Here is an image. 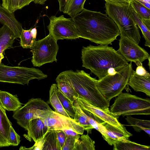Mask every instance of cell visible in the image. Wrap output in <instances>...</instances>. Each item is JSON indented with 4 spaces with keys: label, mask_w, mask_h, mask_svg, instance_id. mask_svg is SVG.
Returning a JSON list of instances; mask_svg holds the SVG:
<instances>
[{
    "label": "cell",
    "mask_w": 150,
    "mask_h": 150,
    "mask_svg": "<svg viewBox=\"0 0 150 150\" xmlns=\"http://www.w3.org/2000/svg\"><path fill=\"white\" fill-rule=\"evenodd\" d=\"M71 18L80 38L97 45H112L120 35L117 25L106 14L84 8L81 12Z\"/></svg>",
    "instance_id": "6da1fadb"
},
{
    "label": "cell",
    "mask_w": 150,
    "mask_h": 150,
    "mask_svg": "<svg viewBox=\"0 0 150 150\" xmlns=\"http://www.w3.org/2000/svg\"><path fill=\"white\" fill-rule=\"evenodd\" d=\"M108 45H89L81 50L82 66L90 70L98 80L108 74L110 68L118 70L129 64L117 51Z\"/></svg>",
    "instance_id": "7a4b0ae2"
},
{
    "label": "cell",
    "mask_w": 150,
    "mask_h": 150,
    "mask_svg": "<svg viewBox=\"0 0 150 150\" xmlns=\"http://www.w3.org/2000/svg\"><path fill=\"white\" fill-rule=\"evenodd\" d=\"M75 91L92 105L99 108H109L110 102L98 89L97 81L83 70H71L61 72Z\"/></svg>",
    "instance_id": "3957f363"
},
{
    "label": "cell",
    "mask_w": 150,
    "mask_h": 150,
    "mask_svg": "<svg viewBox=\"0 0 150 150\" xmlns=\"http://www.w3.org/2000/svg\"><path fill=\"white\" fill-rule=\"evenodd\" d=\"M129 5H119L106 2V14L117 25L120 36L130 38L139 44L141 41L139 28L133 19Z\"/></svg>",
    "instance_id": "277c9868"
},
{
    "label": "cell",
    "mask_w": 150,
    "mask_h": 150,
    "mask_svg": "<svg viewBox=\"0 0 150 150\" xmlns=\"http://www.w3.org/2000/svg\"><path fill=\"white\" fill-rule=\"evenodd\" d=\"M110 111L118 119L123 117L134 115L150 114V100L129 93H121L117 96Z\"/></svg>",
    "instance_id": "5b68a950"
},
{
    "label": "cell",
    "mask_w": 150,
    "mask_h": 150,
    "mask_svg": "<svg viewBox=\"0 0 150 150\" xmlns=\"http://www.w3.org/2000/svg\"><path fill=\"white\" fill-rule=\"evenodd\" d=\"M132 62L118 70L115 74H108L97 80L96 86L98 89L108 102L122 93L127 85V81L133 69Z\"/></svg>",
    "instance_id": "8992f818"
},
{
    "label": "cell",
    "mask_w": 150,
    "mask_h": 150,
    "mask_svg": "<svg viewBox=\"0 0 150 150\" xmlns=\"http://www.w3.org/2000/svg\"><path fill=\"white\" fill-rule=\"evenodd\" d=\"M47 77V75L38 69L10 67L0 63V82L28 85L31 80H40Z\"/></svg>",
    "instance_id": "52a82bcc"
},
{
    "label": "cell",
    "mask_w": 150,
    "mask_h": 150,
    "mask_svg": "<svg viewBox=\"0 0 150 150\" xmlns=\"http://www.w3.org/2000/svg\"><path fill=\"white\" fill-rule=\"evenodd\" d=\"M57 41L49 34L43 38L36 41L32 49V63L35 67L55 61L59 50Z\"/></svg>",
    "instance_id": "ba28073f"
},
{
    "label": "cell",
    "mask_w": 150,
    "mask_h": 150,
    "mask_svg": "<svg viewBox=\"0 0 150 150\" xmlns=\"http://www.w3.org/2000/svg\"><path fill=\"white\" fill-rule=\"evenodd\" d=\"M39 118L49 130L70 129L78 134H83L84 129L79 123L71 117H67L52 110H38L33 119Z\"/></svg>",
    "instance_id": "9c48e42d"
},
{
    "label": "cell",
    "mask_w": 150,
    "mask_h": 150,
    "mask_svg": "<svg viewBox=\"0 0 150 150\" xmlns=\"http://www.w3.org/2000/svg\"><path fill=\"white\" fill-rule=\"evenodd\" d=\"M50 23L47 26L49 34L55 39L74 40L80 38L74 23L71 18H66L62 15L50 18Z\"/></svg>",
    "instance_id": "30bf717a"
},
{
    "label": "cell",
    "mask_w": 150,
    "mask_h": 150,
    "mask_svg": "<svg viewBox=\"0 0 150 150\" xmlns=\"http://www.w3.org/2000/svg\"><path fill=\"white\" fill-rule=\"evenodd\" d=\"M38 110H52L48 104L40 98H32L18 110L14 112L13 118L21 127L26 130L30 121Z\"/></svg>",
    "instance_id": "8fae6325"
},
{
    "label": "cell",
    "mask_w": 150,
    "mask_h": 150,
    "mask_svg": "<svg viewBox=\"0 0 150 150\" xmlns=\"http://www.w3.org/2000/svg\"><path fill=\"white\" fill-rule=\"evenodd\" d=\"M118 52L127 62L142 63L150 57L148 53L133 41L123 36H120Z\"/></svg>",
    "instance_id": "7c38bea8"
},
{
    "label": "cell",
    "mask_w": 150,
    "mask_h": 150,
    "mask_svg": "<svg viewBox=\"0 0 150 150\" xmlns=\"http://www.w3.org/2000/svg\"><path fill=\"white\" fill-rule=\"evenodd\" d=\"M77 100L80 107L92 113L104 122L119 127H124L111 113L109 108L102 109L93 105L79 95Z\"/></svg>",
    "instance_id": "4fadbf2b"
},
{
    "label": "cell",
    "mask_w": 150,
    "mask_h": 150,
    "mask_svg": "<svg viewBox=\"0 0 150 150\" xmlns=\"http://www.w3.org/2000/svg\"><path fill=\"white\" fill-rule=\"evenodd\" d=\"M106 131L102 137L110 145H113L122 140L129 139L132 135L128 132L126 127H119L105 122L102 123Z\"/></svg>",
    "instance_id": "5bb4252c"
},
{
    "label": "cell",
    "mask_w": 150,
    "mask_h": 150,
    "mask_svg": "<svg viewBox=\"0 0 150 150\" xmlns=\"http://www.w3.org/2000/svg\"><path fill=\"white\" fill-rule=\"evenodd\" d=\"M26 130L27 134H24V137L30 141L32 139L35 142L43 137L49 129L39 118H36L30 121Z\"/></svg>",
    "instance_id": "9a60e30c"
},
{
    "label": "cell",
    "mask_w": 150,
    "mask_h": 150,
    "mask_svg": "<svg viewBox=\"0 0 150 150\" xmlns=\"http://www.w3.org/2000/svg\"><path fill=\"white\" fill-rule=\"evenodd\" d=\"M0 22L5 25L13 32L15 39L20 38L23 28L22 25L15 17L13 12H11L3 7L0 3Z\"/></svg>",
    "instance_id": "2e32d148"
},
{
    "label": "cell",
    "mask_w": 150,
    "mask_h": 150,
    "mask_svg": "<svg viewBox=\"0 0 150 150\" xmlns=\"http://www.w3.org/2000/svg\"><path fill=\"white\" fill-rule=\"evenodd\" d=\"M127 84L135 91L143 92L150 96V76L139 75L132 69Z\"/></svg>",
    "instance_id": "e0dca14e"
},
{
    "label": "cell",
    "mask_w": 150,
    "mask_h": 150,
    "mask_svg": "<svg viewBox=\"0 0 150 150\" xmlns=\"http://www.w3.org/2000/svg\"><path fill=\"white\" fill-rule=\"evenodd\" d=\"M60 12L72 17L81 12L84 8L86 0H57Z\"/></svg>",
    "instance_id": "ac0fdd59"
},
{
    "label": "cell",
    "mask_w": 150,
    "mask_h": 150,
    "mask_svg": "<svg viewBox=\"0 0 150 150\" xmlns=\"http://www.w3.org/2000/svg\"><path fill=\"white\" fill-rule=\"evenodd\" d=\"M12 123L8 118L5 110L0 104V147L10 146L9 135Z\"/></svg>",
    "instance_id": "d6986e66"
},
{
    "label": "cell",
    "mask_w": 150,
    "mask_h": 150,
    "mask_svg": "<svg viewBox=\"0 0 150 150\" xmlns=\"http://www.w3.org/2000/svg\"><path fill=\"white\" fill-rule=\"evenodd\" d=\"M55 80L59 91L73 104L74 100L79 97V95L69 84L62 72L57 76Z\"/></svg>",
    "instance_id": "ffe728a7"
},
{
    "label": "cell",
    "mask_w": 150,
    "mask_h": 150,
    "mask_svg": "<svg viewBox=\"0 0 150 150\" xmlns=\"http://www.w3.org/2000/svg\"><path fill=\"white\" fill-rule=\"evenodd\" d=\"M0 104L5 110L14 112L20 108L23 105L17 95L1 90H0Z\"/></svg>",
    "instance_id": "44dd1931"
},
{
    "label": "cell",
    "mask_w": 150,
    "mask_h": 150,
    "mask_svg": "<svg viewBox=\"0 0 150 150\" xmlns=\"http://www.w3.org/2000/svg\"><path fill=\"white\" fill-rule=\"evenodd\" d=\"M15 39L13 32L8 26L3 25L0 28V63L4 58V51L12 46Z\"/></svg>",
    "instance_id": "7402d4cb"
},
{
    "label": "cell",
    "mask_w": 150,
    "mask_h": 150,
    "mask_svg": "<svg viewBox=\"0 0 150 150\" xmlns=\"http://www.w3.org/2000/svg\"><path fill=\"white\" fill-rule=\"evenodd\" d=\"M73 105L75 112L73 119L82 127L84 130L87 131L88 134L91 133L92 130L93 128L89 123L86 115L80 108L77 99L74 101Z\"/></svg>",
    "instance_id": "603a6c76"
},
{
    "label": "cell",
    "mask_w": 150,
    "mask_h": 150,
    "mask_svg": "<svg viewBox=\"0 0 150 150\" xmlns=\"http://www.w3.org/2000/svg\"><path fill=\"white\" fill-rule=\"evenodd\" d=\"M57 84L53 83L51 85L49 91V99L47 102L50 104L55 110V112L67 117H71L63 107L57 94L56 88Z\"/></svg>",
    "instance_id": "cb8c5ba5"
},
{
    "label": "cell",
    "mask_w": 150,
    "mask_h": 150,
    "mask_svg": "<svg viewBox=\"0 0 150 150\" xmlns=\"http://www.w3.org/2000/svg\"><path fill=\"white\" fill-rule=\"evenodd\" d=\"M37 34L35 28L28 30L23 29L19 38L21 46L23 48L32 49L36 41Z\"/></svg>",
    "instance_id": "d4e9b609"
},
{
    "label": "cell",
    "mask_w": 150,
    "mask_h": 150,
    "mask_svg": "<svg viewBox=\"0 0 150 150\" xmlns=\"http://www.w3.org/2000/svg\"><path fill=\"white\" fill-rule=\"evenodd\" d=\"M128 123L132 126L137 132L143 130L150 135V121L148 120H140L133 118L131 116H127L125 118Z\"/></svg>",
    "instance_id": "484cf974"
},
{
    "label": "cell",
    "mask_w": 150,
    "mask_h": 150,
    "mask_svg": "<svg viewBox=\"0 0 150 150\" xmlns=\"http://www.w3.org/2000/svg\"><path fill=\"white\" fill-rule=\"evenodd\" d=\"M113 145L114 150H149L150 146L141 145L134 142L125 139L115 143Z\"/></svg>",
    "instance_id": "4316f807"
},
{
    "label": "cell",
    "mask_w": 150,
    "mask_h": 150,
    "mask_svg": "<svg viewBox=\"0 0 150 150\" xmlns=\"http://www.w3.org/2000/svg\"><path fill=\"white\" fill-rule=\"evenodd\" d=\"M42 150H61L55 130H49L44 137Z\"/></svg>",
    "instance_id": "83f0119b"
},
{
    "label": "cell",
    "mask_w": 150,
    "mask_h": 150,
    "mask_svg": "<svg viewBox=\"0 0 150 150\" xmlns=\"http://www.w3.org/2000/svg\"><path fill=\"white\" fill-rule=\"evenodd\" d=\"M80 108L86 115L89 123L93 129L99 131L102 136L104 135L106 129L102 123L104 121L89 111L81 107Z\"/></svg>",
    "instance_id": "f1b7e54d"
},
{
    "label": "cell",
    "mask_w": 150,
    "mask_h": 150,
    "mask_svg": "<svg viewBox=\"0 0 150 150\" xmlns=\"http://www.w3.org/2000/svg\"><path fill=\"white\" fill-rule=\"evenodd\" d=\"M130 11L137 25L141 29L145 42V46L150 47V30H149L138 17L130 5Z\"/></svg>",
    "instance_id": "f546056e"
},
{
    "label": "cell",
    "mask_w": 150,
    "mask_h": 150,
    "mask_svg": "<svg viewBox=\"0 0 150 150\" xmlns=\"http://www.w3.org/2000/svg\"><path fill=\"white\" fill-rule=\"evenodd\" d=\"M130 5L140 19H150V9L137 0H132Z\"/></svg>",
    "instance_id": "4dcf8cb0"
},
{
    "label": "cell",
    "mask_w": 150,
    "mask_h": 150,
    "mask_svg": "<svg viewBox=\"0 0 150 150\" xmlns=\"http://www.w3.org/2000/svg\"><path fill=\"white\" fill-rule=\"evenodd\" d=\"M56 92L64 108L71 117L73 118L75 114L73 104L59 91L57 86L56 88Z\"/></svg>",
    "instance_id": "1f68e13d"
},
{
    "label": "cell",
    "mask_w": 150,
    "mask_h": 150,
    "mask_svg": "<svg viewBox=\"0 0 150 150\" xmlns=\"http://www.w3.org/2000/svg\"><path fill=\"white\" fill-rule=\"evenodd\" d=\"M95 143L88 134H82L80 137L76 150H95Z\"/></svg>",
    "instance_id": "d6a6232c"
},
{
    "label": "cell",
    "mask_w": 150,
    "mask_h": 150,
    "mask_svg": "<svg viewBox=\"0 0 150 150\" xmlns=\"http://www.w3.org/2000/svg\"><path fill=\"white\" fill-rule=\"evenodd\" d=\"M80 137L79 134L75 136H67L65 143L62 147L61 150H76Z\"/></svg>",
    "instance_id": "836d02e7"
},
{
    "label": "cell",
    "mask_w": 150,
    "mask_h": 150,
    "mask_svg": "<svg viewBox=\"0 0 150 150\" xmlns=\"http://www.w3.org/2000/svg\"><path fill=\"white\" fill-rule=\"evenodd\" d=\"M1 6L11 12L19 9L21 0H2Z\"/></svg>",
    "instance_id": "e575fe53"
},
{
    "label": "cell",
    "mask_w": 150,
    "mask_h": 150,
    "mask_svg": "<svg viewBox=\"0 0 150 150\" xmlns=\"http://www.w3.org/2000/svg\"><path fill=\"white\" fill-rule=\"evenodd\" d=\"M20 141V136L15 132L12 126H11L8 137V142L10 146H17Z\"/></svg>",
    "instance_id": "d590c367"
},
{
    "label": "cell",
    "mask_w": 150,
    "mask_h": 150,
    "mask_svg": "<svg viewBox=\"0 0 150 150\" xmlns=\"http://www.w3.org/2000/svg\"><path fill=\"white\" fill-rule=\"evenodd\" d=\"M55 130L56 132L58 142L61 149L65 143L67 136L62 129H57Z\"/></svg>",
    "instance_id": "8d00e7d4"
},
{
    "label": "cell",
    "mask_w": 150,
    "mask_h": 150,
    "mask_svg": "<svg viewBox=\"0 0 150 150\" xmlns=\"http://www.w3.org/2000/svg\"><path fill=\"white\" fill-rule=\"evenodd\" d=\"M135 72L137 74L140 75L150 76L149 73L146 71L143 66L142 64L137 66Z\"/></svg>",
    "instance_id": "74e56055"
},
{
    "label": "cell",
    "mask_w": 150,
    "mask_h": 150,
    "mask_svg": "<svg viewBox=\"0 0 150 150\" xmlns=\"http://www.w3.org/2000/svg\"><path fill=\"white\" fill-rule=\"evenodd\" d=\"M106 2H109L119 5H129L132 0H104Z\"/></svg>",
    "instance_id": "f35d334b"
},
{
    "label": "cell",
    "mask_w": 150,
    "mask_h": 150,
    "mask_svg": "<svg viewBox=\"0 0 150 150\" xmlns=\"http://www.w3.org/2000/svg\"><path fill=\"white\" fill-rule=\"evenodd\" d=\"M35 0H21L19 9H21L25 6L28 5L32 2H34Z\"/></svg>",
    "instance_id": "ab89813d"
},
{
    "label": "cell",
    "mask_w": 150,
    "mask_h": 150,
    "mask_svg": "<svg viewBox=\"0 0 150 150\" xmlns=\"http://www.w3.org/2000/svg\"><path fill=\"white\" fill-rule=\"evenodd\" d=\"M66 135H71L73 136H77L79 134L74 131L73 130L70 129H64L62 130Z\"/></svg>",
    "instance_id": "60d3db41"
},
{
    "label": "cell",
    "mask_w": 150,
    "mask_h": 150,
    "mask_svg": "<svg viewBox=\"0 0 150 150\" xmlns=\"http://www.w3.org/2000/svg\"><path fill=\"white\" fill-rule=\"evenodd\" d=\"M142 5L150 9V0H137Z\"/></svg>",
    "instance_id": "b9f144b4"
},
{
    "label": "cell",
    "mask_w": 150,
    "mask_h": 150,
    "mask_svg": "<svg viewBox=\"0 0 150 150\" xmlns=\"http://www.w3.org/2000/svg\"><path fill=\"white\" fill-rule=\"evenodd\" d=\"M119 70H117L113 68H110V69H109L108 70V74H109L110 75H114L117 73V71Z\"/></svg>",
    "instance_id": "7bdbcfd3"
},
{
    "label": "cell",
    "mask_w": 150,
    "mask_h": 150,
    "mask_svg": "<svg viewBox=\"0 0 150 150\" xmlns=\"http://www.w3.org/2000/svg\"><path fill=\"white\" fill-rule=\"evenodd\" d=\"M47 0H35L33 2L35 4L44 5Z\"/></svg>",
    "instance_id": "ee69618b"
},
{
    "label": "cell",
    "mask_w": 150,
    "mask_h": 150,
    "mask_svg": "<svg viewBox=\"0 0 150 150\" xmlns=\"http://www.w3.org/2000/svg\"><path fill=\"white\" fill-rule=\"evenodd\" d=\"M150 57H149L148 58V59L149 60V62H148V65H149V67H150Z\"/></svg>",
    "instance_id": "f6af8a7d"
}]
</instances>
